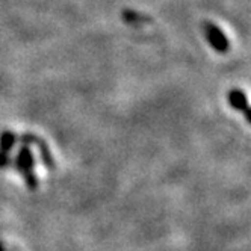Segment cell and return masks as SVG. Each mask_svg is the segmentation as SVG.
Here are the masks:
<instances>
[{"mask_svg":"<svg viewBox=\"0 0 251 251\" xmlns=\"http://www.w3.org/2000/svg\"><path fill=\"white\" fill-rule=\"evenodd\" d=\"M244 112H245V117H247V120H248V121L251 123V107L248 106L247 109H244Z\"/></svg>","mask_w":251,"mask_h":251,"instance_id":"277c9868","label":"cell"},{"mask_svg":"<svg viewBox=\"0 0 251 251\" xmlns=\"http://www.w3.org/2000/svg\"><path fill=\"white\" fill-rule=\"evenodd\" d=\"M228 100H230V104L235 107V109L244 111L248 107L247 97H245V94L241 91V89H231L230 94H228Z\"/></svg>","mask_w":251,"mask_h":251,"instance_id":"7a4b0ae2","label":"cell"},{"mask_svg":"<svg viewBox=\"0 0 251 251\" xmlns=\"http://www.w3.org/2000/svg\"><path fill=\"white\" fill-rule=\"evenodd\" d=\"M12 142H14V136L11 133H5L2 136V149H6L8 150L12 146Z\"/></svg>","mask_w":251,"mask_h":251,"instance_id":"3957f363","label":"cell"},{"mask_svg":"<svg viewBox=\"0 0 251 251\" xmlns=\"http://www.w3.org/2000/svg\"><path fill=\"white\" fill-rule=\"evenodd\" d=\"M206 35H207V38L210 41V44L215 47V50H218V51H226L228 49V41L227 38L224 37V33L217 27V26H213V25H206Z\"/></svg>","mask_w":251,"mask_h":251,"instance_id":"6da1fadb","label":"cell"}]
</instances>
